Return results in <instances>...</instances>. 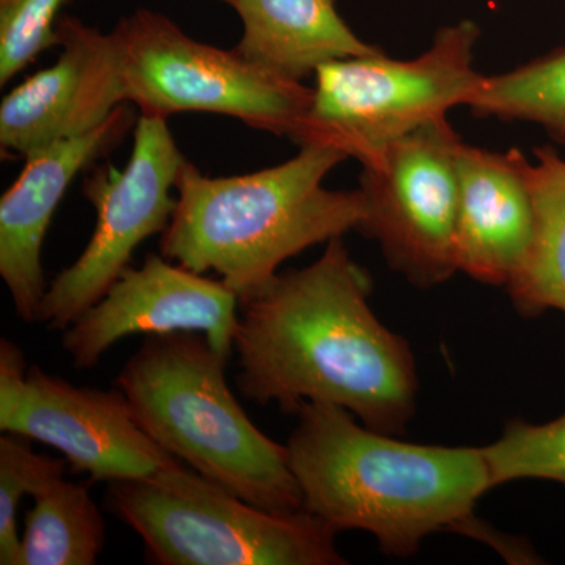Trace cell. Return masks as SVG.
<instances>
[{
	"label": "cell",
	"mask_w": 565,
	"mask_h": 565,
	"mask_svg": "<svg viewBox=\"0 0 565 565\" xmlns=\"http://www.w3.org/2000/svg\"><path fill=\"white\" fill-rule=\"evenodd\" d=\"M370 294V277L334 237L310 266L241 299L234 352L245 399L285 414L333 404L379 433L404 434L418 397L415 356L375 316Z\"/></svg>",
	"instance_id": "1"
},
{
	"label": "cell",
	"mask_w": 565,
	"mask_h": 565,
	"mask_svg": "<svg viewBox=\"0 0 565 565\" xmlns=\"http://www.w3.org/2000/svg\"><path fill=\"white\" fill-rule=\"evenodd\" d=\"M294 415L299 422L286 448L303 511L334 534L364 531L385 555L411 557L424 539L455 531L512 559L534 556L475 515L492 490L484 446L408 444L333 404L302 403Z\"/></svg>",
	"instance_id": "2"
},
{
	"label": "cell",
	"mask_w": 565,
	"mask_h": 565,
	"mask_svg": "<svg viewBox=\"0 0 565 565\" xmlns=\"http://www.w3.org/2000/svg\"><path fill=\"white\" fill-rule=\"evenodd\" d=\"M345 159L337 148L310 143L278 166L221 178L185 161L161 255L196 274L212 270L239 299L250 296L292 256L362 225L360 189L323 188Z\"/></svg>",
	"instance_id": "3"
},
{
	"label": "cell",
	"mask_w": 565,
	"mask_h": 565,
	"mask_svg": "<svg viewBox=\"0 0 565 565\" xmlns=\"http://www.w3.org/2000/svg\"><path fill=\"white\" fill-rule=\"evenodd\" d=\"M228 360L199 332L150 334L117 388L141 429L174 459L256 508L303 511L288 448L245 414L226 381Z\"/></svg>",
	"instance_id": "4"
},
{
	"label": "cell",
	"mask_w": 565,
	"mask_h": 565,
	"mask_svg": "<svg viewBox=\"0 0 565 565\" xmlns=\"http://www.w3.org/2000/svg\"><path fill=\"white\" fill-rule=\"evenodd\" d=\"M111 514L159 565H343L330 527L307 511L256 508L178 462L107 484Z\"/></svg>",
	"instance_id": "5"
},
{
	"label": "cell",
	"mask_w": 565,
	"mask_h": 565,
	"mask_svg": "<svg viewBox=\"0 0 565 565\" xmlns=\"http://www.w3.org/2000/svg\"><path fill=\"white\" fill-rule=\"evenodd\" d=\"M479 39L481 28L462 20L438 29L429 50L411 61L382 51L327 63L316 71L296 143L337 148L362 167L377 161L397 140L467 107L486 77L475 68Z\"/></svg>",
	"instance_id": "6"
},
{
	"label": "cell",
	"mask_w": 565,
	"mask_h": 565,
	"mask_svg": "<svg viewBox=\"0 0 565 565\" xmlns=\"http://www.w3.org/2000/svg\"><path fill=\"white\" fill-rule=\"evenodd\" d=\"M111 32L120 44L126 102L140 115L210 111L299 140L313 103V88L303 82L286 79L236 47L192 39L158 11L136 10Z\"/></svg>",
	"instance_id": "7"
},
{
	"label": "cell",
	"mask_w": 565,
	"mask_h": 565,
	"mask_svg": "<svg viewBox=\"0 0 565 565\" xmlns=\"http://www.w3.org/2000/svg\"><path fill=\"white\" fill-rule=\"evenodd\" d=\"M462 137L448 117L386 148L363 167L364 217L356 232L375 241L394 273L419 289L457 273V152Z\"/></svg>",
	"instance_id": "8"
},
{
	"label": "cell",
	"mask_w": 565,
	"mask_h": 565,
	"mask_svg": "<svg viewBox=\"0 0 565 565\" xmlns=\"http://www.w3.org/2000/svg\"><path fill=\"white\" fill-rule=\"evenodd\" d=\"M184 162L167 118L140 115L125 169H99L85 181L96 211L95 232L79 258L47 286L39 322L58 332L68 329L128 269L139 245L166 232Z\"/></svg>",
	"instance_id": "9"
},
{
	"label": "cell",
	"mask_w": 565,
	"mask_h": 565,
	"mask_svg": "<svg viewBox=\"0 0 565 565\" xmlns=\"http://www.w3.org/2000/svg\"><path fill=\"white\" fill-rule=\"evenodd\" d=\"M239 313V296L225 282L151 253L63 330L62 348L74 366L90 370L125 338L199 332L232 359Z\"/></svg>",
	"instance_id": "10"
},
{
	"label": "cell",
	"mask_w": 565,
	"mask_h": 565,
	"mask_svg": "<svg viewBox=\"0 0 565 565\" xmlns=\"http://www.w3.org/2000/svg\"><path fill=\"white\" fill-rule=\"evenodd\" d=\"M0 430L52 446L92 482L148 479L181 462L141 429L120 388L76 386L35 364L21 404Z\"/></svg>",
	"instance_id": "11"
},
{
	"label": "cell",
	"mask_w": 565,
	"mask_h": 565,
	"mask_svg": "<svg viewBox=\"0 0 565 565\" xmlns=\"http://www.w3.org/2000/svg\"><path fill=\"white\" fill-rule=\"evenodd\" d=\"M57 62L18 85L0 106V147L28 156L57 141L93 131L126 102L120 44L63 14Z\"/></svg>",
	"instance_id": "12"
},
{
	"label": "cell",
	"mask_w": 565,
	"mask_h": 565,
	"mask_svg": "<svg viewBox=\"0 0 565 565\" xmlns=\"http://www.w3.org/2000/svg\"><path fill=\"white\" fill-rule=\"evenodd\" d=\"M132 104L82 136L52 143L25 158L18 180L0 200V277L22 322H39L46 294L43 255L47 230L77 174L110 154L136 128Z\"/></svg>",
	"instance_id": "13"
},
{
	"label": "cell",
	"mask_w": 565,
	"mask_h": 565,
	"mask_svg": "<svg viewBox=\"0 0 565 565\" xmlns=\"http://www.w3.org/2000/svg\"><path fill=\"white\" fill-rule=\"evenodd\" d=\"M522 151L460 143L457 273L482 285L508 286L533 234V204Z\"/></svg>",
	"instance_id": "14"
},
{
	"label": "cell",
	"mask_w": 565,
	"mask_h": 565,
	"mask_svg": "<svg viewBox=\"0 0 565 565\" xmlns=\"http://www.w3.org/2000/svg\"><path fill=\"white\" fill-rule=\"evenodd\" d=\"M243 22L236 50L286 79L303 82L327 63L379 54L353 33L337 0H236Z\"/></svg>",
	"instance_id": "15"
},
{
	"label": "cell",
	"mask_w": 565,
	"mask_h": 565,
	"mask_svg": "<svg viewBox=\"0 0 565 565\" xmlns=\"http://www.w3.org/2000/svg\"><path fill=\"white\" fill-rule=\"evenodd\" d=\"M525 174L533 204V234L525 258L508 288L516 313L565 315V159L552 145L534 148Z\"/></svg>",
	"instance_id": "16"
},
{
	"label": "cell",
	"mask_w": 565,
	"mask_h": 565,
	"mask_svg": "<svg viewBox=\"0 0 565 565\" xmlns=\"http://www.w3.org/2000/svg\"><path fill=\"white\" fill-rule=\"evenodd\" d=\"M17 565H95L106 544V523L90 487L65 475L33 494Z\"/></svg>",
	"instance_id": "17"
},
{
	"label": "cell",
	"mask_w": 565,
	"mask_h": 565,
	"mask_svg": "<svg viewBox=\"0 0 565 565\" xmlns=\"http://www.w3.org/2000/svg\"><path fill=\"white\" fill-rule=\"evenodd\" d=\"M467 107L476 118L531 122L565 148V46L486 76Z\"/></svg>",
	"instance_id": "18"
},
{
	"label": "cell",
	"mask_w": 565,
	"mask_h": 565,
	"mask_svg": "<svg viewBox=\"0 0 565 565\" xmlns=\"http://www.w3.org/2000/svg\"><path fill=\"white\" fill-rule=\"evenodd\" d=\"M492 489L520 479L565 487V412L552 422L512 419L493 444L484 446Z\"/></svg>",
	"instance_id": "19"
},
{
	"label": "cell",
	"mask_w": 565,
	"mask_h": 565,
	"mask_svg": "<svg viewBox=\"0 0 565 565\" xmlns=\"http://www.w3.org/2000/svg\"><path fill=\"white\" fill-rule=\"evenodd\" d=\"M29 438L2 433L0 437V564L17 565L21 535L18 512L22 498L33 497L47 482L65 475L66 460L39 455Z\"/></svg>",
	"instance_id": "20"
},
{
	"label": "cell",
	"mask_w": 565,
	"mask_h": 565,
	"mask_svg": "<svg viewBox=\"0 0 565 565\" xmlns=\"http://www.w3.org/2000/svg\"><path fill=\"white\" fill-rule=\"evenodd\" d=\"M73 0H0V85L58 46V21Z\"/></svg>",
	"instance_id": "21"
},
{
	"label": "cell",
	"mask_w": 565,
	"mask_h": 565,
	"mask_svg": "<svg viewBox=\"0 0 565 565\" xmlns=\"http://www.w3.org/2000/svg\"><path fill=\"white\" fill-rule=\"evenodd\" d=\"M29 366L20 345L0 340V424L17 412L28 386Z\"/></svg>",
	"instance_id": "22"
},
{
	"label": "cell",
	"mask_w": 565,
	"mask_h": 565,
	"mask_svg": "<svg viewBox=\"0 0 565 565\" xmlns=\"http://www.w3.org/2000/svg\"><path fill=\"white\" fill-rule=\"evenodd\" d=\"M217 2L228 3L230 7H233L236 0H217Z\"/></svg>",
	"instance_id": "23"
}]
</instances>
